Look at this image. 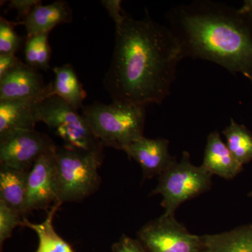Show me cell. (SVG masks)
<instances>
[{
	"label": "cell",
	"instance_id": "cb8c5ba5",
	"mask_svg": "<svg viewBox=\"0 0 252 252\" xmlns=\"http://www.w3.org/2000/svg\"><path fill=\"white\" fill-rule=\"evenodd\" d=\"M101 4L108 12L109 16L115 23L116 28L120 27L125 21L127 15L124 14L122 8L121 0H102Z\"/></svg>",
	"mask_w": 252,
	"mask_h": 252
},
{
	"label": "cell",
	"instance_id": "52a82bcc",
	"mask_svg": "<svg viewBox=\"0 0 252 252\" xmlns=\"http://www.w3.org/2000/svg\"><path fill=\"white\" fill-rule=\"evenodd\" d=\"M137 237L147 252H203L202 236L165 214L143 225Z\"/></svg>",
	"mask_w": 252,
	"mask_h": 252
},
{
	"label": "cell",
	"instance_id": "d6986e66",
	"mask_svg": "<svg viewBox=\"0 0 252 252\" xmlns=\"http://www.w3.org/2000/svg\"><path fill=\"white\" fill-rule=\"evenodd\" d=\"M230 153L242 165L252 160V134L245 126L231 119L223 131Z\"/></svg>",
	"mask_w": 252,
	"mask_h": 252
},
{
	"label": "cell",
	"instance_id": "ffe728a7",
	"mask_svg": "<svg viewBox=\"0 0 252 252\" xmlns=\"http://www.w3.org/2000/svg\"><path fill=\"white\" fill-rule=\"evenodd\" d=\"M49 33H41L26 38L25 60L28 65L36 70L49 69L51 50L49 42Z\"/></svg>",
	"mask_w": 252,
	"mask_h": 252
},
{
	"label": "cell",
	"instance_id": "484cf974",
	"mask_svg": "<svg viewBox=\"0 0 252 252\" xmlns=\"http://www.w3.org/2000/svg\"><path fill=\"white\" fill-rule=\"evenodd\" d=\"M21 62L14 54H0V77L14 69Z\"/></svg>",
	"mask_w": 252,
	"mask_h": 252
},
{
	"label": "cell",
	"instance_id": "d4e9b609",
	"mask_svg": "<svg viewBox=\"0 0 252 252\" xmlns=\"http://www.w3.org/2000/svg\"><path fill=\"white\" fill-rule=\"evenodd\" d=\"M41 3L39 0H11L8 5V9L17 11L18 21H22L34 9L36 5Z\"/></svg>",
	"mask_w": 252,
	"mask_h": 252
},
{
	"label": "cell",
	"instance_id": "7a4b0ae2",
	"mask_svg": "<svg viewBox=\"0 0 252 252\" xmlns=\"http://www.w3.org/2000/svg\"><path fill=\"white\" fill-rule=\"evenodd\" d=\"M166 18L184 58L216 63L252 84V22L238 9L198 0L172 8Z\"/></svg>",
	"mask_w": 252,
	"mask_h": 252
},
{
	"label": "cell",
	"instance_id": "ac0fdd59",
	"mask_svg": "<svg viewBox=\"0 0 252 252\" xmlns=\"http://www.w3.org/2000/svg\"><path fill=\"white\" fill-rule=\"evenodd\" d=\"M62 203L56 204L48 212L45 220L40 223H32L23 217L22 227L34 230L39 239L38 248L34 252H74L72 247L61 238L55 230L54 220Z\"/></svg>",
	"mask_w": 252,
	"mask_h": 252
},
{
	"label": "cell",
	"instance_id": "6da1fadb",
	"mask_svg": "<svg viewBox=\"0 0 252 252\" xmlns=\"http://www.w3.org/2000/svg\"><path fill=\"white\" fill-rule=\"evenodd\" d=\"M185 59L170 28L127 16L116 28L112 61L103 84L113 102L145 107L161 104L170 94L179 62Z\"/></svg>",
	"mask_w": 252,
	"mask_h": 252
},
{
	"label": "cell",
	"instance_id": "4316f807",
	"mask_svg": "<svg viewBox=\"0 0 252 252\" xmlns=\"http://www.w3.org/2000/svg\"><path fill=\"white\" fill-rule=\"evenodd\" d=\"M239 13L252 22V0L244 1L243 6L238 9Z\"/></svg>",
	"mask_w": 252,
	"mask_h": 252
},
{
	"label": "cell",
	"instance_id": "7402d4cb",
	"mask_svg": "<svg viewBox=\"0 0 252 252\" xmlns=\"http://www.w3.org/2000/svg\"><path fill=\"white\" fill-rule=\"evenodd\" d=\"M23 215L0 200V245L11 238L18 225H23Z\"/></svg>",
	"mask_w": 252,
	"mask_h": 252
},
{
	"label": "cell",
	"instance_id": "5bb4252c",
	"mask_svg": "<svg viewBox=\"0 0 252 252\" xmlns=\"http://www.w3.org/2000/svg\"><path fill=\"white\" fill-rule=\"evenodd\" d=\"M202 165L212 175L225 180H233L243 170V165L239 163L230 153L217 130L207 137Z\"/></svg>",
	"mask_w": 252,
	"mask_h": 252
},
{
	"label": "cell",
	"instance_id": "83f0119b",
	"mask_svg": "<svg viewBox=\"0 0 252 252\" xmlns=\"http://www.w3.org/2000/svg\"><path fill=\"white\" fill-rule=\"evenodd\" d=\"M249 196L252 197V191L250 192V193H249Z\"/></svg>",
	"mask_w": 252,
	"mask_h": 252
},
{
	"label": "cell",
	"instance_id": "4fadbf2b",
	"mask_svg": "<svg viewBox=\"0 0 252 252\" xmlns=\"http://www.w3.org/2000/svg\"><path fill=\"white\" fill-rule=\"evenodd\" d=\"M72 21V11L67 1L58 0L48 5H43L42 2L36 5L24 19L14 23L15 26H24L27 37H29L41 33H49L56 26Z\"/></svg>",
	"mask_w": 252,
	"mask_h": 252
},
{
	"label": "cell",
	"instance_id": "7c38bea8",
	"mask_svg": "<svg viewBox=\"0 0 252 252\" xmlns=\"http://www.w3.org/2000/svg\"><path fill=\"white\" fill-rule=\"evenodd\" d=\"M44 97L0 100V136L20 130H32L36 123L37 108Z\"/></svg>",
	"mask_w": 252,
	"mask_h": 252
},
{
	"label": "cell",
	"instance_id": "2e32d148",
	"mask_svg": "<svg viewBox=\"0 0 252 252\" xmlns=\"http://www.w3.org/2000/svg\"><path fill=\"white\" fill-rule=\"evenodd\" d=\"M202 238L203 252H252V223Z\"/></svg>",
	"mask_w": 252,
	"mask_h": 252
},
{
	"label": "cell",
	"instance_id": "8992f818",
	"mask_svg": "<svg viewBox=\"0 0 252 252\" xmlns=\"http://www.w3.org/2000/svg\"><path fill=\"white\" fill-rule=\"evenodd\" d=\"M37 117L39 122L44 123L62 139L67 148L84 152L104 148L94 137L84 116L57 96H50L39 102Z\"/></svg>",
	"mask_w": 252,
	"mask_h": 252
},
{
	"label": "cell",
	"instance_id": "8fae6325",
	"mask_svg": "<svg viewBox=\"0 0 252 252\" xmlns=\"http://www.w3.org/2000/svg\"><path fill=\"white\" fill-rule=\"evenodd\" d=\"M124 152L142 167L143 180L159 177L177 160L169 152L166 139L143 137L129 144Z\"/></svg>",
	"mask_w": 252,
	"mask_h": 252
},
{
	"label": "cell",
	"instance_id": "9c48e42d",
	"mask_svg": "<svg viewBox=\"0 0 252 252\" xmlns=\"http://www.w3.org/2000/svg\"><path fill=\"white\" fill-rule=\"evenodd\" d=\"M56 149L41 156L29 172L24 215L34 210H47L61 203L56 175Z\"/></svg>",
	"mask_w": 252,
	"mask_h": 252
},
{
	"label": "cell",
	"instance_id": "9a60e30c",
	"mask_svg": "<svg viewBox=\"0 0 252 252\" xmlns=\"http://www.w3.org/2000/svg\"><path fill=\"white\" fill-rule=\"evenodd\" d=\"M53 72L55 79L51 83L50 96L59 97L75 110L82 109L86 94L72 64L54 67Z\"/></svg>",
	"mask_w": 252,
	"mask_h": 252
},
{
	"label": "cell",
	"instance_id": "30bf717a",
	"mask_svg": "<svg viewBox=\"0 0 252 252\" xmlns=\"http://www.w3.org/2000/svg\"><path fill=\"white\" fill-rule=\"evenodd\" d=\"M51 83L46 84L39 71L22 61L0 77V100L49 97Z\"/></svg>",
	"mask_w": 252,
	"mask_h": 252
},
{
	"label": "cell",
	"instance_id": "603a6c76",
	"mask_svg": "<svg viewBox=\"0 0 252 252\" xmlns=\"http://www.w3.org/2000/svg\"><path fill=\"white\" fill-rule=\"evenodd\" d=\"M112 252H147L138 239H134L125 234L119 241L113 244Z\"/></svg>",
	"mask_w": 252,
	"mask_h": 252
},
{
	"label": "cell",
	"instance_id": "e0dca14e",
	"mask_svg": "<svg viewBox=\"0 0 252 252\" xmlns=\"http://www.w3.org/2000/svg\"><path fill=\"white\" fill-rule=\"evenodd\" d=\"M29 172L0 167V200L24 215Z\"/></svg>",
	"mask_w": 252,
	"mask_h": 252
},
{
	"label": "cell",
	"instance_id": "ba28073f",
	"mask_svg": "<svg viewBox=\"0 0 252 252\" xmlns=\"http://www.w3.org/2000/svg\"><path fill=\"white\" fill-rule=\"evenodd\" d=\"M56 147L49 137L35 129L13 131L0 136V167L30 172L41 156Z\"/></svg>",
	"mask_w": 252,
	"mask_h": 252
},
{
	"label": "cell",
	"instance_id": "3957f363",
	"mask_svg": "<svg viewBox=\"0 0 252 252\" xmlns=\"http://www.w3.org/2000/svg\"><path fill=\"white\" fill-rule=\"evenodd\" d=\"M82 115L103 147L124 151L129 144L144 137L145 107L96 101L84 106Z\"/></svg>",
	"mask_w": 252,
	"mask_h": 252
},
{
	"label": "cell",
	"instance_id": "277c9868",
	"mask_svg": "<svg viewBox=\"0 0 252 252\" xmlns=\"http://www.w3.org/2000/svg\"><path fill=\"white\" fill-rule=\"evenodd\" d=\"M55 158L60 202L81 201L98 190L102 150L84 152L57 147Z\"/></svg>",
	"mask_w": 252,
	"mask_h": 252
},
{
	"label": "cell",
	"instance_id": "44dd1931",
	"mask_svg": "<svg viewBox=\"0 0 252 252\" xmlns=\"http://www.w3.org/2000/svg\"><path fill=\"white\" fill-rule=\"evenodd\" d=\"M14 22L0 16V54H14L22 47L24 38L18 35Z\"/></svg>",
	"mask_w": 252,
	"mask_h": 252
},
{
	"label": "cell",
	"instance_id": "5b68a950",
	"mask_svg": "<svg viewBox=\"0 0 252 252\" xmlns=\"http://www.w3.org/2000/svg\"><path fill=\"white\" fill-rule=\"evenodd\" d=\"M212 175L203 166H195L190 154L184 152L180 161L158 177V185L151 195H161L163 214L175 217L178 207L186 201L210 190Z\"/></svg>",
	"mask_w": 252,
	"mask_h": 252
}]
</instances>
